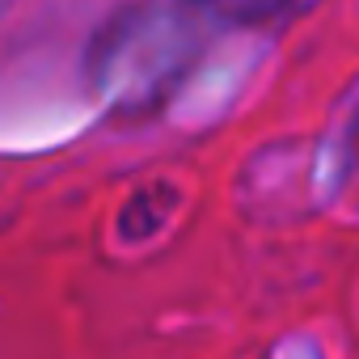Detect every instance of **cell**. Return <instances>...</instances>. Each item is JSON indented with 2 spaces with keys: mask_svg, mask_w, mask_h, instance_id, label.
<instances>
[{
  "mask_svg": "<svg viewBox=\"0 0 359 359\" xmlns=\"http://www.w3.org/2000/svg\"><path fill=\"white\" fill-rule=\"evenodd\" d=\"M191 5H199L224 22H262V18H275L292 0H191Z\"/></svg>",
  "mask_w": 359,
  "mask_h": 359,
  "instance_id": "cell-1",
  "label": "cell"
},
{
  "mask_svg": "<svg viewBox=\"0 0 359 359\" xmlns=\"http://www.w3.org/2000/svg\"><path fill=\"white\" fill-rule=\"evenodd\" d=\"M355 148H359V118H355Z\"/></svg>",
  "mask_w": 359,
  "mask_h": 359,
  "instance_id": "cell-2",
  "label": "cell"
}]
</instances>
